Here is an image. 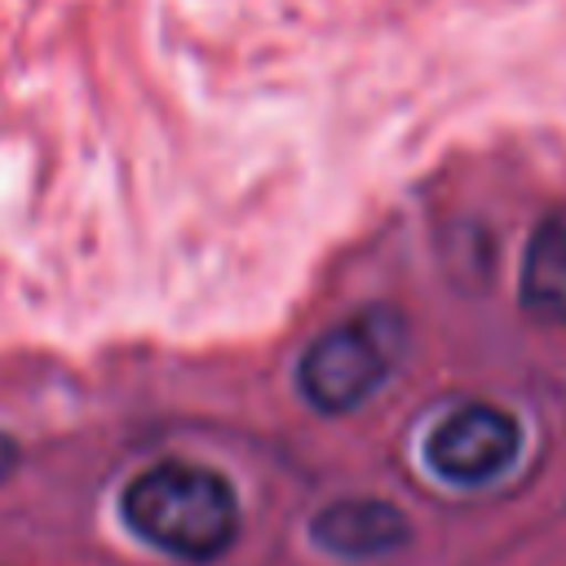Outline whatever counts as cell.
Returning a JSON list of instances; mask_svg holds the SVG:
<instances>
[{
	"mask_svg": "<svg viewBox=\"0 0 566 566\" xmlns=\"http://www.w3.org/2000/svg\"><path fill=\"white\" fill-rule=\"evenodd\" d=\"M119 513L137 539L177 562H217L243 526L234 486L217 469L190 460H159L142 469L124 486Z\"/></svg>",
	"mask_w": 566,
	"mask_h": 566,
	"instance_id": "cell-1",
	"label": "cell"
},
{
	"mask_svg": "<svg viewBox=\"0 0 566 566\" xmlns=\"http://www.w3.org/2000/svg\"><path fill=\"white\" fill-rule=\"evenodd\" d=\"M407 345V323L389 305H367L336 327H327L296 367V385L314 411L345 416L363 407L398 367Z\"/></svg>",
	"mask_w": 566,
	"mask_h": 566,
	"instance_id": "cell-2",
	"label": "cell"
},
{
	"mask_svg": "<svg viewBox=\"0 0 566 566\" xmlns=\"http://www.w3.org/2000/svg\"><path fill=\"white\" fill-rule=\"evenodd\" d=\"M522 433L517 420L491 402H464L442 416L424 442L429 469L451 486H482L495 482L517 460Z\"/></svg>",
	"mask_w": 566,
	"mask_h": 566,
	"instance_id": "cell-3",
	"label": "cell"
},
{
	"mask_svg": "<svg viewBox=\"0 0 566 566\" xmlns=\"http://www.w3.org/2000/svg\"><path fill=\"white\" fill-rule=\"evenodd\" d=\"M314 544L332 557L345 562H371V557H389L411 539V526L402 517L398 504L389 500H371V495H349L327 504L314 526H310Z\"/></svg>",
	"mask_w": 566,
	"mask_h": 566,
	"instance_id": "cell-4",
	"label": "cell"
},
{
	"mask_svg": "<svg viewBox=\"0 0 566 566\" xmlns=\"http://www.w3.org/2000/svg\"><path fill=\"white\" fill-rule=\"evenodd\" d=\"M522 310L539 327H566V208L539 217L522 252Z\"/></svg>",
	"mask_w": 566,
	"mask_h": 566,
	"instance_id": "cell-5",
	"label": "cell"
},
{
	"mask_svg": "<svg viewBox=\"0 0 566 566\" xmlns=\"http://www.w3.org/2000/svg\"><path fill=\"white\" fill-rule=\"evenodd\" d=\"M13 464H18V447H13L9 433H0V482L13 473Z\"/></svg>",
	"mask_w": 566,
	"mask_h": 566,
	"instance_id": "cell-6",
	"label": "cell"
}]
</instances>
